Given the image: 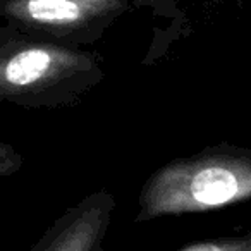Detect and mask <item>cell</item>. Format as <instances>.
Listing matches in <instances>:
<instances>
[{
	"mask_svg": "<svg viewBox=\"0 0 251 251\" xmlns=\"http://www.w3.org/2000/svg\"><path fill=\"white\" fill-rule=\"evenodd\" d=\"M251 200V148L219 143L167 162L141 186L134 222L205 213Z\"/></svg>",
	"mask_w": 251,
	"mask_h": 251,
	"instance_id": "obj_1",
	"label": "cell"
},
{
	"mask_svg": "<svg viewBox=\"0 0 251 251\" xmlns=\"http://www.w3.org/2000/svg\"><path fill=\"white\" fill-rule=\"evenodd\" d=\"M105 77L100 55L0 29V98L25 108L77 103Z\"/></svg>",
	"mask_w": 251,
	"mask_h": 251,
	"instance_id": "obj_2",
	"label": "cell"
},
{
	"mask_svg": "<svg viewBox=\"0 0 251 251\" xmlns=\"http://www.w3.org/2000/svg\"><path fill=\"white\" fill-rule=\"evenodd\" d=\"M133 7V0H2L0 16L25 36L79 49Z\"/></svg>",
	"mask_w": 251,
	"mask_h": 251,
	"instance_id": "obj_3",
	"label": "cell"
},
{
	"mask_svg": "<svg viewBox=\"0 0 251 251\" xmlns=\"http://www.w3.org/2000/svg\"><path fill=\"white\" fill-rule=\"evenodd\" d=\"M115 196L98 189L69 206L28 251H108L105 236L115 212Z\"/></svg>",
	"mask_w": 251,
	"mask_h": 251,
	"instance_id": "obj_4",
	"label": "cell"
},
{
	"mask_svg": "<svg viewBox=\"0 0 251 251\" xmlns=\"http://www.w3.org/2000/svg\"><path fill=\"white\" fill-rule=\"evenodd\" d=\"M176 251H251V230L239 236H222L196 241Z\"/></svg>",
	"mask_w": 251,
	"mask_h": 251,
	"instance_id": "obj_5",
	"label": "cell"
},
{
	"mask_svg": "<svg viewBox=\"0 0 251 251\" xmlns=\"http://www.w3.org/2000/svg\"><path fill=\"white\" fill-rule=\"evenodd\" d=\"M23 167V157L12 145L0 143V177H11Z\"/></svg>",
	"mask_w": 251,
	"mask_h": 251,
	"instance_id": "obj_6",
	"label": "cell"
},
{
	"mask_svg": "<svg viewBox=\"0 0 251 251\" xmlns=\"http://www.w3.org/2000/svg\"><path fill=\"white\" fill-rule=\"evenodd\" d=\"M134 7H140V5H151L153 0H133Z\"/></svg>",
	"mask_w": 251,
	"mask_h": 251,
	"instance_id": "obj_7",
	"label": "cell"
}]
</instances>
